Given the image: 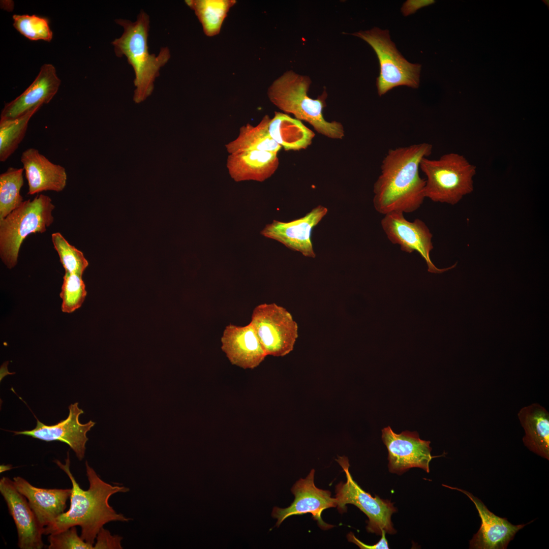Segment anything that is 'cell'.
Here are the masks:
<instances>
[{"label":"cell","mask_w":549,"mask_h":549,"mask_svg":"<svg viewBox=\"0 0 549 549\" xmlns=\"http://www.w3.org/2000/svg\"><path fill=\"white\" fill-rule=\"evenodd\" d=\"M327 211V208L319 205L303 217L290 222L274 220L265 226L261 234L301 253L305 257L315 258L316 254L311 241V233Z\"/></svg>","instance_id":"cell-14"},{"label":"cell","mask_w":549,"mask_h":549,"mask_svg":"<svg viewBox=\"0 0 549 549\" xmlns=\"http://www.w3.org/2000/svg\"><path fill=\"white\" fill-rule=\"evenodd\" d=\"M21 162L28 182V195L47 191L60 192L65 188V168L49 161L36 148L25 149L21 154Z\"/></svg>","instance_id":"cell-19"},{"label":"cell","mask_w":549,"mask_h":549,"mask_svg":"<svg viewBox=\"0 0 549 549\" xmlns=\"http://www.w3.org/2000/svg\"><path fill=\"white\" fill-rule=\"evenodd\" d=\"M17 491L28 500L41 527L44 528L65 512L71 489L37 487L20 476L13 478Z\"/></svg>","instance_id":"cell-20"},{"label":"cell","mask_w":549,"mask_h":549,"mask_svg":"<svg viewBox=\"0 0 549 549\" xmlns=\"http://www.w3.org/2000/svg\"><path fill=\"white\" fill-rule=\"evenodd\" d=\"M525 435L524 445L531 451L549 460V413L537 403L523 407L517 414Z\"/></svg>","instance_id":"cell-22"},{"label":"cell","mask_w":549,"mask_h":549,"mask_svg":"<svg viewBox=\"0 0 549 549\" xmlns=\"http://www.w3.org/2000/svg\"><path fill=\"white\" fill-rule=\"evenodd\" d=\"M315 470L312 469L305 478L299 479L291 488L295 496L290 506L287 508H273L271 516L277 519L276 526L279 527L287 517L294 515L311 513L323 530L333 526L325 523L322 519V512L326 509L337 507V500L331 497L329 491L320 489L314 483Z\"/></svg>","instance_id":"cell-12"},{"label":"cell","mask_w":549,"mask_h":549,"mask_svg":"<svg viewBox=\"0 0 549 549\" xmlns=\"http://www.w3.org/2000/svg\"><path fill=\"white\" fill-rule=\"evenodd\" d=\"M187 5L193 10L202 24L205 34L209 37L218 35L235 0H188Z\"/></svg>","instance_id":"cell-25"},{"label":"cell","mask_w":549,"mask_h":549,"mask_svg":"<svg viewBox=\"0 0 549 549\" xmlns=\"http://www.w3.org/2000/svg\"><path fill=\"white\" fill-rule=\"evenodd\" d=\"M382 439L387 447L389 471L401 475L411 468L429 473L432 456L431 442L421 439L417 432L405 431L396 434L388 426L382 430Z\"/></svg>","instance_id":"cell-11"},{"label":"cell","mask_w":549,"mask_h":549,"mask_svg":"<svg viewBox=\"0 0 549 549\" xmlns=\"http://www.w3.org/2000/svg\"><path fill=\"white\" fill-rule=\"evenodd\" d=\"M41 106H37L18 118L0 120V161H6L24 138L29 121Z\"/></svg>","instance_id":"cell-26"},{"label":"cell","mask_w":549,"mask_h":549,"mask_svg":"<svg viewBox=\"0 0 549 549\" xmlns=\"http://www.w3.org/2000/svg\"><path fill=\"white\" fill-rule=\"evenodd\" d=\"M54 208L50 197L37 195L33 200L24 201L0 221V257L8 268L17 264L25 239L30 234L46 232L53 223Z\"/></svg>","instance_id":"cell-5"},{"label":"cell","mask_w":549,"mask_h":549,"mask_svg":"<svg viewBox=\"0 0 549 549\" xmlns=\"http://www.w3.org/2000/svg\"><path fill=\"white\" fill-rule=\"evenodd\" d=\"M51 240L65 272L82 276L88 265L82 252L70 244L59 232L52 233Z\"/></svg>","instance_id":"cell-28"},{"label":"cell","mask_w":549,"mask_h":549,"mask_svg":"<svg viewBox=\"0 0 549 549\" xmlns=\"http://www.w3.org/2000/svg\"><path fill=\"white\" fill-rule=\"evenodd\" d=\"M49 549H93L94 545L86 542L77 534L76 526L49 535Z\"/></svg>","instance_id":"cell-31"},{"label":"cell","mask_w":549,"mask_h":549,"mask_svg":"<svg viewBox=\"0 0 549 549\" xmlns=\"http://www.w3.org/2000/svg\"><path fill=\"white\" fill-rule=\"evenodd\" d=\"M270 120L269 117L266 115L255 127L249 124L242 127L237 138L226 145L227 150L231 154L253 150L278 153L281 146L269 134Z\"/></svg>","instance_id":"cell-24"},{"label":"cell","mask_w":549,"mask_h":549,"mask_svg":"<svg viewBox=\"0 0 549 549\" xmlns=\"http://www.w3.org/2000/svg\"><path fill=\"white\" fill-rule=\"evenodd\" d=\"M13 26L21 35L32 41L50 42L53 34L48 19L35 15L13 16Z\"/></svg>","instance_id":"cell-30"},{"label":"cell","mask_w":549,"mask_h":549,"mask_svg":"<svg viewBox=\"0 0 549 549\" xmlns=\"http://www.w3.org/2000/svg\"><path fill=\"white\" fill-rule=\"evenodd\" d=\"M311 83L309 76L287 71L269 86L268 97L282 111L308 122L319 133L332 139H342L344 136L342 125L336 121H326L322 114L323 101L308 95Z\"/></svg>","instance_id":"cell-4"},{"label":"cell","mask_w":549,"mask_h":549,"mask_svg":"<svg viewBox=\"0 0 549 549\" xmlns=\"http://www.w3.org/2000/svg\"><path fill=\"white\" fill-rule=\"evenodd\" d=\"M0 492L16 525L18 547L21 549L43 548L44 528L40 525L27 499L17 491L13 481L7 477L0 479Z\"/></svg>","instance_id":"cell-15"},{"label":"cell","mask_w":549,"mask_h":549,"mask_svg":"<svg viewBox=\"0 0 549 549\" xmlns=\"http://www.w3.org/2000/svg\"><path fill=\"white\" fill-rule=\"evenodd\" d=\"M221 341V349L231 363L243 369L257 367L267 356L250 323L226 326Z\"/></svg>","instance_id":"cell-17"},{"label":"cell","mask_w":549,"mask_h":549,"mask_svg":"<svg viewBox=\"0 0 549 549\" xmlns=\"http://www.w3.org/2000/svg\"><path fill=\"white\" fill-rule=\"evenodd\" d=\"M54 462L66 473L72 483L70 506L67 511L44 528L43 535H50L79 526L81 528V538L94 545L98 533L104 525L110 522H125L131 520L117 513L109 504V499L112 495L127 492L129 489L112 485L103 481L86 461V472L89 486L88 490H84L70 471L69 451L65 464L58 460Z\"/></svg>","instance_id":"cell-2"},{"label":"cell","mask_w":549,"mask_h":549,"mask_svg":"<svg viewBox=\"0 0 549 549\" xmlns=\"http://www.w3.org/2000/svg\"><path fill=\"white\" fill-rule=\"evenodd\" d=\"M443 486L465 494L474 504L481 520L480 527L470 540L471 549H505L516 533L527 524L514 525L507 518L490 511L484 503L471 493L445 484Z\"/></svg>","instance_id":"cell-16"},{"label":"cell","mask_w":549,"mask_h":549,"mask_svg":"<svg viewBox=\"0 0 549 549\" xmlns=\"http://www.w3.org/2000/svg\"><path fill=\"white\" fill-rule=\"evenodd\" d=\"M386 532L382 530L381 538L376 544L373 545L366 544L357 539L352 532H350L347 536L349 541L355 543L362 549H388V544L385 538Z\"/></svg>","instance_id":"cell-33"},{"label":"cell","mask_w":549,"mask_h":549,"mask_svg":"<svg viewBox=\"0 0 549 549\" xmlns=\"http://www.w3.org/2000/svg\"><path fill=\"white\" fill-rule=\"evenodd\" d=\"M278 165L277 153L257 150L231 154L227 162L229 173L236 181H263L274 173Z\"/></svg>","instance_id":"cell-21"},{"label":"cell","mask_w":549,"mask_h":549,"mask_svg":"<svg viewBox=\"0 0 549 549\" xmlns=\"http://www.w3.org/2000/svg\"><path fill=\"white\" fill-rule=\"evenodd\" d=\"M419 169L426 177L425 198L434 202L454 205L473 191L476 166L462 155L451 152L438 160L424 158Z\"/></svg>","instance_id":"cell-6"},{"label":"cell","mask_w":549,"mask_h":549,"mask_svg":"<svg viewBox=\"0 0 549 549\" xmlns=\"http://www.w3.org/2000/svg\"><path fill=\"white\" fill-rule=\"evenodd\" d=\"M12 468V466L10 465H1V466H0V471H1V473H2V472H5V471H6L10 470Z\"/></svg>","instance_id":"cell-35"},{"label":"cell","mask_w":549,"mask_h":549,"mask_svg":"<svg viewBox=\"0 0 549 549\" xmlns=\"http://www.w3.org/2000/svg\"><path fill=\"white\" fill-rule=\"evenodd\" d=\"M434 3V1L408 0L403 4L401 11L405 16L414 13L417 10Z\"/></svg>","instance_id":"cell-34"},{"label":"cell","mask_w":549,"mask_h":549,"mask_svg":"<svg viewBox=\"0 0 549 549\" xmlns=\"http://www.w3.org/2000/svg\"><path fill=\"white\" fill-rule=\"evenodd\" d=\"M122 537L118 535H112L110 532L103 527L99 531L96 537V542L94 545V549H120L123 548L121 545Z\"/></svg>","instance_id":"cell-32"},{"label":"cell","mask_w":549,"mask_h":549,"mask_svg":"<svg viewBox=\"0 0 549 549\" xmlns=\"http://www.w3.org/2000/svg\"><path fill=\"white\" fill-rule=\"evenodd\" d=\"M23 168L10 167L0 175V221L24 201L20 190L24 184Z\"/></svg>","instance_id":"cell-27"},{"label":"cell","mask_w":549,"mask_h":549,"mask_svg":"<svg viewBox=\"0 0 549 549\" xmlns=\"http://www.w3.org/2000/svg\"><path fill=\"white\" fill-rule=\"evenodd\" d=\"M423 142L388 150L374 184L373 204L383 215L393 211L413 212L423 203L425 179L419 175L420 163L432 152Z\"/></svg>","instance_id":"cell-1"},{"label":"cell","mask_w":549,"mask_h":549,"mask_svg":"<svg viewBox=\"0 0 549 549\" xmlns=\"http://www.w3.org/2000/svg\"><path fill=\"white\" fill-rule=\"evenodd\" d=\"M67 418L55 425H46L36 418L37 425L35 429L13 432L15 435H25L46 442L57 441L65 443L74 451L78 460L81 461L84 458L85 444L88 440L86 433L96 423L92 420L85 424L79 422V416L84 411L79 408L78 403L71 404Z\"/></svg>","instance_id":"cell-13"},{"label":"cell","mask_w":549,"mask_h":549,"mask_svg":"<svg viewBox=\"0 0 549 549\" xmlns=\"http://www.w3.org/2000/svg\"><path fill=\"white\" fill-rule=\"evenodd\" d=\"M60 84L55 67L50 64L43 65L32 83L21 95L5 104L0 120L18 118L33 108L49 103L57 93Z\"/></svg>","instance_id":"cell-18"},{"label":"cell","mask_w":549,"mask_h":549,"mask_svg":"<svg viewBox=\"0 0 549 549\" xmlns=\"http://www.w3.org/2000/svg\"><path fill=\"white\" fill-rule=\"evenodd\" d=\"M343 468L346 477L345 482H341L336 487L337 507L341 513L346 511V505L351 504L358 507L368 517L366 529L368 532L381 535L382 530L389 534H394L391 521L392 514L396 512L393 503L377 496L372 497L365 492L353 480L350 472L347 457L340 456L337 460Z\"/></svg>","instance_id":"cell-8"},{"label":"cell","mask_w":549,"mask_h":549,"mask_svg":"<svg viewBox=\"0 0 549 549\" xmlns=\"http://www.w3.org/2000/svg\"><path fill=\"white\" fill-rule=\"evenodd\" d=\"M267 355L284 356L298 338V325L291 314L274 303H262L253 311L250 322Z\"/></svg>","instance_id":"cell-9"},{"label":"cell","mask_w":549,"mask_h":549,"mask_svg":"<svg viewBox=\"0 0 549 549\" xmlns=\"http://www.w3.org/2000/svg\"><path fill=\"white\" fill-rule=\"evenodd\" d=\"M115 22L123 27V33L111 43L115 55L125 56L133 69L135 100L140 102L152 92L160 69L170 58V51L167 47H164L157 55L149 53L147 40L150 21L144 11H140L134 21L120 18Z\"/></svg>","instance_id":"cell-3"},{"label":"cell","mask_w":549,"mask_h":549,"mask_svg":"<svg viewBox=\"0 0 549 549\" xmlns=\"http://www.w3.org/2000/svg\"><path fill=\"white\" fill-rule=\"evenodd\" d=\"M381 224L392 243L399 245L403 252H418L425 260L429 272L442 273L456 266V263L444 268H438L434 265L430 258V252L434 248L433 235L421 220L416 219L410 222L406 220L403 212L393 211L384 215Z\"/></svg>","instance_id":"cell-10"},{"label":"cell","mask_w":549,"mask_h":549,"mask_svg":"<svg viewBox=\"0 0 549 549\" xmlns=\"http://www.w3.org/2000/svg\"><path fill=\"white\" fill-rule=\"evenodd\" d=\"M86 295L82 276L65 272L63 277L60 297L62 299V311L72 313L79 309Z\"/></svg>","instance_id":"cell-29"},{"label":"cell","mask_w":549,"mask_h":549,"mask_svg":"<svg viewBox=\"0 0 549 549\" xmlns=\"http://www.w3.org/2000/svg\"><path fill=\"white\" fill-rule=\"evenodd\" d=\"M368 43L374 49L380 65L376 80L379 96L394 87L405 85L417 88L419 85L421 65L407 60L391 40L388 30L374 27L370 30L353 34Z\"/></svg>","instance_id":"cell-7"},{"label":"cell","mask_w":549,"mask_h":549,"mask_svg":"<svg viewBox=\"0 0 549 549\" xmlns=\"http://www.w3.org/2000/svg\"><path fill=\"white\" fill-rule=\"evenodd\" d=\"M268 131L271 137L287 150L306 148L315 136L300 120L281 112H275L270 119Z\"/></svg>","instance_id":"cell-23"}]
</instances>
